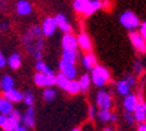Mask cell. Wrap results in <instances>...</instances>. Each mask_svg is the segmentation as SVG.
Returning <instances> with one entry per match:
<instances>
[{"mask_svg": "<svg viewBox=\"0 0 146 131\" xmlns=\"http://www.w3.org/2000/svg\"><path fill=\"white\" fill-rule=\"evenodd\" d=\"M43 31L38 26H32L26 32L23 38V44L26 51L30 55L35 58L36 60L42 58L43 55V48H44V40H43Z\"/></svg>", "mask_w": 146, "mask_h": 131, "instance_id": "obj_1", "label": "cell"}, {"mask_svg": "<svg viewBox=\"0 0 146 131\" xmlns=\"http://www.w3.org/2000/svg\"><path fill=\"white\" fill-rule=\"evenodd\" d=\"M72 7L78 13L90 16L94 12H97L99 8L103 7V3L101 0H74Z\"/></svg>", "mask_w": 146, "mask_h": 131, "instance_id": "obj_2", "label": "cell"}, {"mask_svg": "<svg viewBox=\"0 0 146 131\" xmlns=\"http://www.w3.org/2000/svg\"><path fill=\"white\" fill-rule=\"evenodd\" d=\"M91 80H93L94 86L103 87L110 80V72H109V70H107L105 66L97 64L91 70Z\"/></svg>", "mask_w": 146, "mask_h": 131, "instance_id": "obj_3", "label": "cell"}, {"mask_svg": "<svg viewBox=\"0 0 146 131\" xmlns=\"http://www.w3.org/2000/svg\"><path fill=\"white\" fill-rule=\"evenodd\" d=\"M119 23H121V26L125 27L129 31H133L141 26L139 19H138V16L133 11H125L119 16Z\"/></svg>", "mask_w": 146, "mask_h": 131, "instance_id": "obj_4", "label": "cell"}, {"mask_svg": "<svg viewBox=\"0 0 146 131\" xmlns=\"http://www.w3.org/2000/svg\"><path fill=\"white\" fill-rule=\"evenodd\" d=\"M129 39L133 44V47L135 51H138L139 54H146V40L145 38L142 36V34L139 31H130L129 34Z\"/></svg>", "mask_w": 146, "mask_h": 131, "instance_id": "obj_5", "label": "cell"}, {"mask_svg": "<svg viewBox=\"0 0 146 131\" xmlns=\"http://www.w3.org/2000/svg\"><path fill=\"white\" fill-rule=\"evenodd\" d=\"M34 82L39 87H52L56 86V75H48L38 71L34 76Z\"/></svg>", "mask_w": 146, "mask_h": 131, "instance_id": "obj_6", "label": "cell"}, {"mask_svg": "<svg viewBox=\"0 0 146 131\" xmlns=\"http://www.w3.org/2000/svg\"><path fill=\"white\" fill-rule=\"evenodd\" d=\"M95 103L99 109H111L113 106V98L106 90H99L97 92V98H95Z\"/></svg>", "mask_w": 146, "mask_h": 131, "instance_id": "obj_7", "label": "cell"}, {"mask_svg": "<svg viewBox=\"0 0 146 131\" xmlns=\"http://www.w3.org/2000/svg\"><path fill=\"white\" fill-rule=\"evenodd\" d=\"M59 70L63 75H66L68 79H75L78 75V70L75 67V63L72 62H67V60H60L59 62Z\"/></svg>", "mask_w": 146, "mask_h": 131, "instance_id": "obj_8", "label": "cell"}, {"mask_svg": "<svg viewBox=\"0 0 146 131\" xmlns=\"http://www.w3.org/2000/svg\"><path fill=\"white\" fill-rule=\"evenodd\" d=\"M58 30V24H56V20L55 18H46L42 23V31H43V35L44 36H51L55 34V31Z\"/></svg>", "mask_w": 146, "mask_h": 131, "instance_id": "obj_9", "label": "cell"}, {"mask_svg": "<svg viewBox=\"0 0 146 131\" xmlns=\"http://www.w3.org/2000/svg\"><path fill=\"white\" fill-rule=\"evenodd\" d=\"M60 43H62L63 50H76V48L79 47L78 38H75L72 34H64V35L62 36Z\"/></svg>", "mask_w": 146, "mask_h": 131, "instance_id": "obj_10", "label": "cell"}, {"mask_svg": "<svg viewBox=\"0 0 146 131\" xmlns=\"http://www.w3.org/2000/svg\"><path fill=\"white\" fill-rule=\"evenodd\" d=\"M97 118L102 123H114L117 122V115L111 112L109 109H101L97 112Z\"/></svg>", "mask_w": 146, "mask_h": 131, "instance_id": "obj_11", "label": "cell"}, {"mask_svg": "<svg viewBox=\"0 0 146 131\" xmlns=\"http://www.w3.org/2000/svg\"><path fill=\"white\" fill-rule=\"evenodd\" d=\"M55 20H56L58 28L62 31L63 34H71V32H72V26L70 24L68 19H67L63 13L56 15V16H55Z\"/></svg>", "mask_w": 146, "mask_h": 131, "instance_id": "obj_12", "label": "cell"}, {"mask_svg": "<svg viewBox=\"0 0 146 131\" xmlns=\"http://www.w3.org/2000/svg\"><path fill=\"white\" fill-rule=\"evenodd\" d=\"M138 103H139V99H138V96L135 94H127L123 99V107L129 112H134Z\"/></svg>", "mask_w": 146, "mask_h": 131, "instance_id": "obj_13", "label": "cell"}, {"mask_svg": "<svg viewBox=\"0 0 146 131\" xmlns=\"http://www.w3.org/2000/svg\"><path fill=\"white\" fill-rule=\"evenodd\" d=\"M15 9H16V13L20 15V16H27L32 12V5L30 1L27 0H18L16 1V5H15Z\"/></svg>", "mask_w": 146, "mask_h": 131, "instance_id": "obj_14", "label": "cell"}, {"mask_svg": "<svg viewBox=\"0 0 146 131\" xmlns=\"http://www.w3.org/2000/svg\"><path fill=\"white\" fill-rule=\"evenodd\" d=\"M3 96L7 98L8 101H11L12 103H19V102H23V99H24V94H22L16 88H11V90L3 91Z\"/></svg>", "mask_w": 146, "mask_h": 131, "instance_id": "obj_15", "label": "cell"}, {"mask_svg": "<svg viewBox=\"0 0 146 131\" xmlns=\"http://www.w3.org/2000/svg\"><path fill=\"white\" fill-rule=\"evenodd\" d=\"M22 123L27 128H32V127L35 126V111H34L32 107H28L26 112L23 114Z\"/></svg>", "mask_w": 146, "mask_h": 131, "instance_id": "obj_16", "label": "cell"}, {"mask_svg": "<svg viewBox=\"0 0 146 131\" xmlns=\"http://www.w3.org/2000/svg\"><path fill=\"white\" fill-rule=\"evenodd\" d=\"M78 44H79L80 50H83V51H86V52L91 51V47H93L91 39H90V36L87 35L86 32H80L79 35H78Z\"/></svg>", "mask_w": 146, "mask_h": 131, "instance_id": "obj_17", "label": "cell"}, {"mask_svg": "<svg viewBox=\"0 0 146 131\" xmlns=\"http://www.w3.org/2000/svg\"><path fill=\"white\" fill-rule=\"evenodd\" d=\"M97 64H98L97 58H95V55H94L91 51H89L86 55H83V58H82V66H83L86 70L91 71Z\"/></svg>", "mask_w": 146, "mask_h": 131, "instance_id": "obj_18", "label": "cell"}, {"mask_svg": "<svg viewBox=\"0 0 146 131\" xmlns=\"http://www.w3.org/2000/svg\"><path fill=\"white\" fill-rule=\"evenodd\" d=\"M134 118H135V122L142 123L146 122V111H145V105L143 102H139L137 106V109L134 110Z\"/></svg>", "mask_w": 146, "mask_h": 131, "instance_id": "obj_19", "label": "cell"}, {"mask_svg": "<svg viewBox=\"0 0 146 131\" xmlns=\"http://www.w3.org/2000/svg\"><path fill=\"white\" fill-rule=\"evenodd\" d=\"M64 91L67 94H70V95H76L78 92L82 91V88H80V84H79V80H75V79H71L68 84L64 88Z\"/></svg>", "mask_w": 146, "mask_h": 131, "instance_id": "obj_20", "label": "cell"}, {"mask_svg": "<svg viewBox=\"0 0 146 131\" xmlns=\"http://www.w3.org/2000/svg\"><path fill=\"white\" fill-rule=\"evenodd\" d=\"M115 88H117V92H118L119 95H122V96H126L127 94H130V90H131L130 84L126 82V79H123V80H119V82H117V84H115Z\"/></svg>", "mask_w": 146, "mask_h": 131, "instance_id": "obj_21", "label": "cell"}, {"mask_svg": "<svg viewBox=\"0 0 146 131\" xmlns=\"http://www.w3.org/2000/svg\"><path fill=\"white\" fill-rule=\"evenodd\" d=\"M62 59L63 60H67V62L76 63V60H78V51H76V50H63Z\"/></svg>", "mask_w": 146, "mask_h": 131, "instance_id": "obj_22", "label": "cell"}, {"mask_svg": "<svg viewBox=\"0 0 146 131\" xmlns=\"http://www.w3.org/2000/svg\"><path fill=\"white\" fill-rule=\"evenodd\" d=\"M19 120H16V119H13L12 116H9L8 115V118H7V120H5V123L1 126V128L4 131H15L16 128H18L20 124H19Z\"/></svg>", "mask_w": 146, "mask_h": 131, "instance_id": "obj_23", "label": "cell"}, {"mask_svg": "<svg viewBox=\"0 0 146 131\" xmlns=\"http://www.w3.org/2000/svg\"><path fill=\"white\" fill-rule=\"evenodd\" d=\"M13 110V106H12V102L8 101L7 98H1L0 101V112L1 114H5V115H9V112Z\"/></svg>", "mask_w": 146, "mask_h": 131, "instance_id": "obj_24", "label": "cell"}, {"mask_svg": "<svg viewBox=\"0 0 146 131\" xmlns=\"http://www.w3.org/2000/svg\"><path fill=\"white\" fill-rule=\"evenodd\" d=\"M20 64H22V58H20V55L16 52H13L12 55L8 58V66L12 70H18L19 67H20Z\"/></svg>", "mask_w": 146, "mask_h": 131, "instance_id": "obj_25", "label": "cell"}, {"mask_svg": "<svg viewBox=\"0 0 146 131\" xmlns=\"http://www.w3.org/2000/svg\"><path fill=\"white\" fill-rule=\"evenodd\" d=\"M13 86H15V82H13V79L9 75H4L1 78V80H0V87H1L3 91L11 90V88H13Z\"/></svg>", "mask_w": 146, "mask_h": 131, "instance_id": "obj_26", "label": "cell"}, {"mask_svg": "<svg viewBox=\"0 0 146 131\" xmlns=\"http://www.w3.org/2000/svg\"><path fill=\"white\" fill-rule=\"evenodd\" d=\"M91 83H93V80H91V75L83 74L79 78V84H80V88H82V91H83V92L89 91V88H90V86H91Z\"/></svg>", "mask_w": 146, "mask_h": 131, "instance_id": "obj_27", "label": "cell"}, {"mask_svg": "<svg viewBox=\"0 0 146 131\" xmlns=\"http://www.w3.org/2000/svg\"><path fill=\"white\" fill-rule=\"evenodd\" d=\"M36 70L39 71V72H44V74H48V75H55L54 74V70L51 68V67H48L47 66V63H44L43 60H40V59H38L36 60Z\"/></svg>", "mask_w": 146, "mask_h": 131, "instance_id": "obj_28", "label": "cell"}, {"mask_svg": "<svg viewBox=\"0 0 146 131\" xmlns=\"http://www.w3.org/2000/svg\"><path fill=\"white\" fill-rule=\"evenodd\" d=\"M71 79H68L66 76V75H63L62 72H59V74L56 75V86L59 88H62V90H64L66 88V86L68 84V82H70Z\"/></svg>", "mask_w": 146, "mask_h": 131, "instance_id": "obj_29", "label": "cell"}, {"mask_svg": "<svg viewBox=\"0 0 146 131\" xmlns=\"http://www.w3.org/2000/svg\"><path fill=\"white\" fill-rule=\"evenodd\" d=\"M55 96H56V91H55L52 87L44 88V91H43V98H44L46 102L54 101V99H55Z\"/></svg>", "mask_w": 146, "mask_h": 131, "instance_id": "obj_30", "label": "cell"}, {"mask_svg": "<svg viewBox=\"0 0 146 131\" xmlns=\"http://www.w3.org/2000/svg\"><path fill=\"white\" fill-rule=\"evenodd\" d=\"M23 102L27 105V107H32L34 103H35V96H34V94H32L31 91L26 92V94H24V99H23Z\"/></svg>", "mask_w": 146, "mask_h": 131, "instance_id": "obj_31", "label": "cell"}, {"mask_svg": "<svg viewBox=\"0 0 146 131\" xmlns=\"http://www.w3.org/2000/svg\"><path fill=\"white\" fill-rule=\"evenodd\" d=\"M125 120H126V123H127V124L133 126L134 123H135L134 114H133V112H129V111H126V112H125Z\"/></svg>", "mask_w": 146, "mask_h": 131, "instance_id": "obj_32", "label": "cell"}, {"mask_svg": "<svg viewBox=\"0 0 146 131\" xmlns=\"http://www.w3.org/2000/svg\"><path fill=\"white\" fill-rule=\"evenodd\" d=\"M9 116H12L13 119H16V120H19V122H22V114H20V111L19 110H15L13 109L11 112H9Z\"/></svg>", "mask_w": 146, "mask_h": 131, "instance_id": "obj_33", "label": "cell"}, {"mask_svg": "<svg viewBox=\"0 0 146 131\" xmlns=\"http://www.w3.org/2000/svg\"><path fill=\"white\" fill-rule=\"evenodd\" d=\"M125 79H126V82L130 84V87H131V88H133L134 86L137 84V79H135V76H134V75H130V74H129V75H126V78H125Z\"/></svg>", "mask_w": 146, "mask_h": 131, "instance_id": "obj_34", "label": "cell"}, {"mask_svg": "<svg viewBox=\"0 0 146 131\" xmlns=\"http://www.w3.org/2000/svg\"><path fill=\"white\" fill-rule=\"evenodd\" d=\"M139 32H141L142 36H143L145 40H146V22L141 23V26H139Z\"/></svg>", "mask_w": 146, "mask_h": 131, "instance_id": "obj_35", "label": "cell"}, {"mask_svg": "<svg viewBox=\"0 0 146 131\" xmlns=\"http://www.w3.org/2000/svg\"><path fill=\"white\" fill-rule=\"evenodd\" d=\"M7 63H8V60L3 56V54H1V51H0V68L5 67V64H7Z\"/></svg>", "mask_w": 146, "mask_h": 131, "instance_id": "obj_36", "label": "cell"}, {"mask_svg": "<svg viewBox=\"0 0 146 131\" xmlns=\"http://www.w3.org/2000/svg\"><path fill=\"white\" fill-rule=\"evenodd\" d=\"M97 115V111L94 109V106H90L89 107V118L90 119H94V116Z\"/></svg>", "mask_w": 146, "mask_h": 131, "instance_id": "obj_37", "label": "cell"}, {"mask_svg": "<svg viewBox=\"0 0 146 131\" xmlns=\"http://www.w3.org/2000/svg\"><path fill=\"white\" fill-rule=\"evenodd\" d=\"M134 70H135V72H137L138 75H141L142 74V66H141V63L135 62V64H134Z\"/></svg>", "mask_w": 146, "mask_h": 131, "instance_id": "obj_38", "label": "cell"}, {"mask_svg": "<svg viewBox=\"0 0 146 131\" xmlns=\"http://www.w3.org/2000/svg\"><path fill=\"white\" fill-rule=\"evenodd\" d=\"M7 118H8V115H5V114H1V112H0V127H1L5 123Z\"/></svg>", "mask_w": 146, "mask_h": 131, "instance_id": "obj_39", "label": "cell"}, {"mask_svg": "<svg viewBox=\"0 0 146 131\" xmlns=\"http://www.w3.org/2000/svg\"><path fill=\"white\" fill-rule=\"evenodd\" d=\"M137 131H146V122L139 123V126H138Z\"/></svg>", "mask_w": 146, "mask_h": 131, "instance_id": "obj_40", "label": "cell"}, {"mask_svg": "<svg viewBox=\"0 0 146 131\" xmlns=\"http://www.w3.org/2000/svg\"><path fill=\"white\" fill-rule=\"evenodd\" d=\"M5 5H7L5 0H0V11H3V9L5 8Z\"/></svg>", "mask_w": 146, "mask_h": 131, "instance_id": "obj_41", "label": "cell"}, {"mask_svg": "<svg viewBox=\"0 0 146 131\" xmlns=\"http://www.w3.org/2000/svg\"><path fill=\"white\" fill-rule=\"evenodd\" d=\"M15 131H28V130H27V127L24 126V124H23V126H19V127H18V128H16V130H15Z\"/></svg>", "mask_w": 146, "mask_h": 131, "instance_id": "obj_42", "label": "cell"}, {"mask_svg": "<svg viewBox=\"0 0 146 131\" xmlns=\"http://www.w3.org/2000/svg\"><path fill=\"white\" fill-rule=\"evenodd\" d=\"M103 131H114V130H113V128H110V127H106Z\"/></svg>", "mask_w": 146, "mask_h": 131, "instance_id": "obj_43", "label": "cell"}, {"mask_svg": "<svg viewBox=\"0 0 146 131\" xmlns=\"http://www.w3.org/2000/svg\"><path fill=\"white\" fill-rule=\"evenodd\" d=\"M71 131H80V128H72Z\"/></svg>", "mask_w": 146, "mask_h": 131, "instance_id": "obj_44", "label": "cell"}, {"mask_svg": "<svg viewBox=\"0 0 146 131\" xmlns=\"http://www.w3.org/2000/svg\"><path fill=\"white\" fill-rule=\"evenodd\" d=\"M143 105H145V111H146V103H145V102H143Z\"/></svg>", "mask_w": 146, "mask_h": 131, "instance_id": "obj_45", "label": "cell"}, {"mask_svg": "<svg viewBox=\"0 0 146 131\" xmlns=\"http://www.w3.org/2000/svg\"><path fill=\"white\" fill-rule=\"evenodd\" d=\"M0 101H1V98H0Z\"/></svg>", "mask_w": 146, "mask_h": 131, "instance_id": "obj_46", "label": "cell"}]
</instances>
